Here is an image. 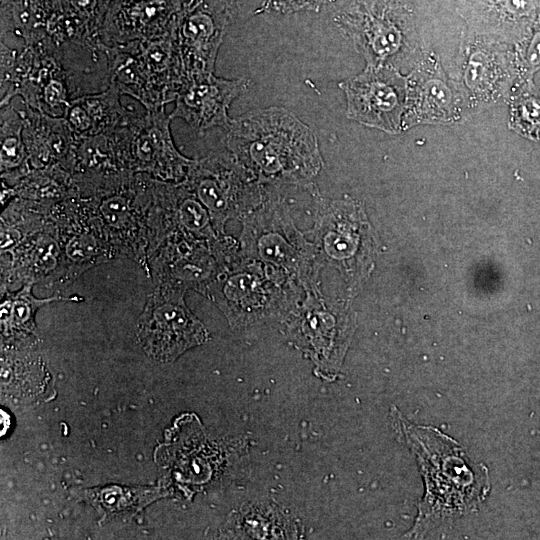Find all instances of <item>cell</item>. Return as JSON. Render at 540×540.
Listing matches in <instances>:
<instances>
[{"mask_svg":"<svg viewBox=\"0 0 540 540\" xmlns=\"http://www.w3.org/2000/svg\"><path fill=\"white\" fill-rule=\"evenodd\" d=\"M63 249V273L58 291L66 288L87 270L117 259L99 222L77 196L51 206Z\"/></svg>","mask_w":540,"mask_h":540,"instance_id":"cell-12","label":"cell"},{"mask_svg":"<svg viewBox=\"0 0 540 540\" xmlns=\"http://www.w3.org/2000/svg\"><path fill=\"white\" fill-rule=\"evenodd\" d=\"M23 140L32 169L65 167L75 137L64 117H54L24 104Z\"/></svg>","mask_w":540,"mask_h":540,"instance_id":"cell-22","label":"cell"},{"mask_svg":"<svg viewBox=\"0 0 540 540\" xmlns=\"http://www.w3.org/2000/svg\"><path fill=\"white\" fill-rule=\"evenodd\" d=\"M229 24L223 0H191L175 28L185 78L213 73L219 47Z\"/></svg>","mask_w":540,"mask_h":540,"instance_id":"cell-14","label":"cell"},{"mask_svg":"<svg viewBox=\"0 0 540 540\" xmlns=\"http://www.w3.org/2000/svg\"><path fill=\"white\" fill-rule=\"evenodd\" d=\"M126 124L111 132L75 139L64 169L72 175L82 176L131 172L128 165Z\"/></svg>","mask_w":540,"mask_h":540,"instance_id":"cell-23","label":"cell"},{"mask_svg":"<svg viewBox=\"0 0 540 540\" xmlns=\"http://www.w3.org/2000/svg\"><path fill=\"white\" fill-rule=\"evenodd\" d=\"M327 0H266L255 13L274 10L278 13L288 14L302 10L318 11Z\"/></svg>","mask_w":540,"mask_h":540,"instance_id":"cell-33","label":"cell"},{"mask_svg":"<svg viewBox=\"0 0 540 540\" xmlns=\"http://www.w3.org/2000/svg\"><path fill=\"white\" fill-rule=\"evenodd\" d=\"M75 497L89 503L102 514V520L118 515L134 516L162 496L157 487L108 485L76 490Z\"/></svg>","mask_w":540,"mask_h":540,"instance_id":"cell-28","label":"cell"},{"mask_svg":"<svg viewBox=\"0 0 540 540\" xmlns=\"http://www.w3.org/2000/svg\"><path fill=\"white\" fill-rule=\"evenodd\" d=\"M156 194L168 234L172 230H179L209 242H216L223 236L217 233L208 209L184 180L181 182L156 180Z\"/></svg>","mask_w":540,"mask_h":540,"instance_id":"cell-24","label":"cell"},{"mask_svg":"<svg viewBox=\"0 0 540 540\" xmlns=\"http://www.w3.org/2000/svg\"><path fill=\"white\" fill-rule=\"evenodd\" d=\"M172 118L165 107L133 114L128 121L127 153L129 169L164 182H181L195 159L181 154L170 131Z\"/></svg>","mask_w":540,"mask_h":540,"instance_id":"cell-11","label":"cell"},{"mask_svg":"<svg viewBox=\"0 0 540 540\" xmlns=\"http://www.w3.org/2000/svg\"><path fill=\"white\" fill-rule=\"evenodd\" d=\"M540 0H459V11L479 33L520 43L529 36Z\"/></svg>","mask_w":540,"mask_h":540,"instance_id":"cell-21","label":"cell"},{"mask_svg":"<svg viewBox=\"0 0 540 540\" xmlns=\"http://www.w3.org/2000/svg\"><path fill=\"white\" fill-rule=\"evenodd\" d=\"M15 197L55 204L73 193V176L60 165L31 169L12 185Z\"/></svg>","mask_w":540,"mask_h":540,"instance_id":"cell-30","label":"cell"},{"mask_svg":"<svg viewBox=\"0 0 540 540\" xmlns=\"http://www.w3.org/2000/svg\"><path fill=\"white\" fill-rule=\"evenodd\" d=\"M247 86L248 80L243 77L224 79L213 73L187 77L170 117L183 119L200 135L213 127L227 129L231 122L227 110Z\"/></svg>","mask_w":540,"mask_h":540,"instance_id":"cell-16","label":"cell"},{"mask_svg":"<svg viewBox=\"0 0 540 540\" xmlns=\"http://www.w3.org/2000/svg\"><path fill=\"white\" fill-rule=\"evenodd\" d=\"M72 176V196L87 205L116 258L133 260L147 274L149 257L167 235L156 179L133 172Z\"/></svg>","mask_w":540,"mask_h":540,"instance_id":"cell-1","label":"cell"},{"mask_svg":"<svg viewBox=\"0 0 540 540\" xmlns=\"http://www.w3.org/2000/svg\"><path fill=\"white\" fill-rule=\"evenodd\" d=\"M178 0L129 1L101 27L100 38L107 47L160 39L175 32Z\"/></svg>","mask_w":540,"mask_h":540,"instance_id":"cell-20","label":"cell"},{"mask_svg":"<svg viewBox=\"0 0 540 540\" xmlns=\"http://www.w3.org/2000/svg\"><path fill=\"white\" fill-rule=\"evenodd\" d=\"M63 273V249L55 222L50 217L14 250L1 254V296L24 285L43 284L57 289Z\"/></svg>","mask_w":540,"mask_h":540,"instance_id":"cell-15","label":"cell"},{"mask_svg":"<svg viewBox=\"0 0 540 540\" xmlns=\"http://www.w3.org/2000/svg\"><path fill=\"white\" fill-rule=\"evenodd\" d=\"M519 52L518 65L526 76L531 77L534 72L540 69V9L529 36L520 45Z\"/></svg>","mask_w":540,"mask_h":540,"instance_id":"cell-32","label":"cell"},{"mask_svg":"<svg viewBox=\"0 0 540 540\" xmlns=\"http://www.w3.org/2000/svg\"><path fill=\"white\" fill-rule=\"evenodd\" d=\"M252 212L244 222L241 254L280 271L307 290L312 289L320 265L315 246L275 202L265 203Z\"/></svg>","mask_w":540,"mask_h":540,"instance_id":"cell-5","label":"cell"},{"mask_svg":"<svg viewBox=\"0 0 540 540\" xmlns=\"http://www.w3.org/2000/svg\"><path fill=\"white\" fill-rule=\"evenodd\" d=\"M185 293L174 287L154 286L147 295L137 322V339L155 361L173 362L209 339L205 326L187 307Z\"/></svg>","mask_w":540,"mask_h":540,"instance_id":"cell-8","label":"cell"},{"mask_svg":"<svg viewBox=\"0 0 540 540\" xmlns=\"http://www.w3.org/2000/svg\"><path fill=\"white\" fill-rule=\"evenodd\" d=\"M406 107L402 126L447 123L457 119L462 94L449 82L438 63L427 58L407 79Z\"/></svg>","mask_w":540,"mask_h":540,"instance_id":"cell-19","label":"cell"},{"mask_svg":"<svg viewBox=\"0 0 540 540\" xmlns=\"http://www.w3.org/2000/svg\"><path fill=\"white\" fill-rule=\"evenodd\" d=\"M399 419L426 489L409 537H418L434 525L477 510L490 491L487 467L473 462L455 440L440 430L414 425L401 415Z\"/></svg>","mask_w":540,"mask_h":540,"instance_id":"cell-2","label":"cell"},{"mask_svg":"<svg viewBox=\"0 0 540 540\" xmlns=\"http://www.w3.org/2000/svg\"><path fill=\"white\" fill-rule=\"evenodd\" d=\"M23 118L19 109L12 104L1 106L0 110V172L1 180L14 185L32 168L23 140Z\"/></svg>","mask_w":540,"mask_h":540,"instance_id":"cell-29","label":"cell"},{"mask_svg":"<svg viewBox=\"0 0 540 540\" xmlns=\"http://www.w3.org/2000/svg\"><path fill=\"white\" fill-rule=\"evenodd\" d=\"M294 293L285 274L237 251L221 264L203 295L232 328H240L287 309Z\"/></svg>","mask_w":540,"mask_h":540,"instance_id":"cell-4","label":"cell"},{"mask_svg":"<svg viewBox=\"0 0 540 540\" xmlns=\"http://www.w3.org/2000/svg\"><path fill=\"white\" fill-rule=\"evenodd\" d=\"M347 99V117L397 133L406 107L407 80L390 66H367L360 75L339 84Z\"/></svg>","mask_w":540,"mask_h":540,"instance_id":"cell-13","label":"cell"},{"mask_svg":"<svg viewBox=\"0 0 540 540\" xmlns=\"http://www.w3.org/2000/svg\"><path fill=\"white\" fill-rule=\"evenodd\" d=\"M367 66H390L408 58L415 30L410 10L400 0H354L336 19Z\"/></svg>","mask_w":540,"mask_h":540,"instance_id":"cell-6","label":"cell"},{"mask_svg":"<svg viewBox=\"0 0 540 540\" xmlns=\"http://www.w3.org/2000/svg\"><path fill=\"white\" fill-rule=\"evenodd\" d=\"M121 95L110 85L104 91L71 100L63 117L75 139L111 132L128 123L134 113L122 105Z\"/></svg>","mask_w":540,"mask_h":540,"instance_id":"cell-25","label":"cell"},{"mask_svg":"<svg viewBox=\"0 0 540 540\" xmlns=\"http://www.w3.org/2000/svg\"><path fill=\"white\" fill-rule=\"evenodd\" d=\"M131 51L140 82L139 102L153 110L175 101L185 80L182 63L172 35L124 44Z\"/></svg>","mask_w":540,"mask_h":540,"instance_id":"cell-17","label":"cell"},{"mask_svg":"<svg viewBox=\"0 0 540 540\" xmlns=\"http://www.w3.org/2000/svg\"><path fill=\"white\" fill-rule=\"evenodd\" d=\"M492 39L481 37L466 49L461 68V94L474 105L504 97L516 73L510 52Z\"/></svg>","mask_w":540,"mask_h":540,"instance_id":"cell-18","label":"cell"},{"mask_svg":"<svg viewBox=\"0 0 540 540\" xmlns=\"http://www.w3.org/2000/svg\"><path fill=\"white\" fill-rule=\"evenodd\" d=\"M350 205L334 202L326 206L317 223L316 244L318 262H329L336 268L349 271L361 243L359 225L351 222Z\"/></svg>","mask_w":540,"mask_h":540,"instance_id":"cell-27","label":"cell"},{"mask_svg":"<svg viewBox=\"0 0 540 540\" xmlns=\"http://www.w3.org/2000/svg\"><path fill=\"white\" fill-rule=\"evenodd\" d=\"M69 5L72 8L73 16L78 17L92 29L100 33L99 29L90 24L91 19H93L97 12L99 0H69Z\"/></svg>","mask_w":540,"mask_h":540,"instance_id":"cell-34","label":"cell"},{"mask_svg":"<svg viewBox=\"0 0 540 540\" xmlns=\"http://www.w3.org/2000/svg\"><path fill=\"white\" fill-rule=\"evenodd\" d=\"M288 329L292 340L307 351L319 370L335 375L353 330L345 309L309 289L297 312L292 313Z\"/></svg>","mask_w":540,"mask_h":540,"instance_id":"cell-10","label":"cell"},{"mask_svg":"<svg viewBox=\"0 0 540 540\" xmlns=\"http://www.w3.org/2000/svg\"><path fill=\"white\" fill-rule=\"evenodd\" d=\"M226 130L227 149L262 184H301L322 167L315 134L284 108L249 111Z\"/></svg>","mask_w":540,"mask_h":540,"instance_id":"cell-3","label":"cell"},{"mask_svg":"<svg viewBox=\"0 0 540 540\" xmlns=\"http://www.w3.org/2000/svg\"><path fill=\"white\" fill-rule=\"evenodd\" d=\"M509 126L528 139L540 141V92L530 77L512 98Z\"/></svg>","mask_w":540,"mask_h":540,"instance_id":"cell-31","label":"cell"},{"mask_svg":"<svg viewBox=\"0 0 540 540\" xmlns=\"http://www.w3.org/2000/svg\"><path fill=\"white\" fill-rule=\"evenodd\" d=\"M34 285H24L20 289L1 296L0 324L2 347L27 346L37 336L36 313L42 306L58 302H80L79 295L64 296L55 292L46 298H38L33 292Z\"/></svg>","mask_w":540,"mask_h":540,"instance_id":"cell-26","label":"cell"},{"mask_svg":"<svg viewBox=\"0 0 540 540\" xmlns=\"http://www.w3.org/2000/svg\"><path fill=\"white\" fill-rule=\"evenodd\" d=\"M184 182L208 209L220 235L228 220L252 212L263 200L262 183L228 149L195 160Z\"/></svg>","mask_w":540,"mask_h":540,"instance_id":"cell-7","label":"cell"},{"mask_svg":"<svg viewBox=\"0 0 540 540\" xmlns=\"http://www.w3.org/2000/svg\"><path fill=\"white\" fill-rule=\"evenodd\" d=\"M223 235L216 242L172 230L148 259L147 276L154 286H169L204 293L221 264L235 251Z\"/></svg>","mask_w":540,"mask_h":540,"instance_id":"cell-9","label":"cell"}]
</instances>
